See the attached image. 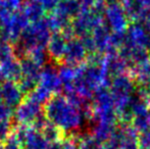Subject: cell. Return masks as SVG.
<instances>
[{
  "label": "cell",
  "instance_id": "cell-3",
  "mask_svg": "<svg viewBox=\"0 0 150 149\" xmlns=\"http://www.w3.org/2000/svg\"><path fill=\"white\" fill-rule=\"evenodd\" d=\"M103 18H104L103 16L96 13L93 10L80 12L76 18H73L71 23L76 37L83 38L91 35L93 31L103 23Z\"/></svg>",
  "mask_w": 150,
  "mask_h": 149
},
{
  "label": "cell",
  "instance_id": "cell-35",
  "mask_svg": "<svg viewBox=\"0 0 150 149\" xmlns=\"http://www.w3.org/2000/svg\"><path fill=\"white\" fill-rule=\"evenodd\" d=\"M0 149H4L3 148V143H2V142H0Z\"/></svg>",
  "mask_w": 150,
  "mask_h": 149
},
{
  "label": "cell",
  "instance_id": "cell-8",
  "mask_svg": "<svg viewBox=\"0 0 150 149\" xmlns=\"http://www.w3.org/2000/svg\"><path fill=\"white\" fill-rule=\"evenodd\" d=\"M102 66L110 80L117 76L126 74L127 68H129V64L119 53V51L104 54Z\"/></svg>",
  "mask_w": 150,
  "mask_h": 149
},
{
  "label": "cell",
  "instance_id": "cell-33",
  "mask_svg": "<svg viewBox=\"0 0 150 149\" xmlns=\"http://www.w3.org/2000/svg\"><path fill=\"white\" fill-rule=\"evenodd\" d=\"M102 149H120L117 144L115 141H112L111 139H109L108 141H106L105 143H103Z\"/></svg>",
  "mask_w": 150,
  "mask_h": 149
},
{
  "label": "cell",
  "instance_id": "cell-38",
  "mask_svg": "<svg viewBox=\"0 0 150 149\" xmlns=\"http://www.w3.org/2000/svg\"><path fill=\"white\" fill-rule=\"evenodd\" d=\"M149 101H150V94H149Z\"/></svg>",
  "mask_w": 150,
  "mask_h": 149
},
{
  "label": "cell",
  "instance_id": "cell-21",
  "mask_svg": "<svg viewBox=\"0 0 150 149\" xmlns=\"http://www.w3.org/2000/svg\"><path fill=\"white\" fill-rule=\"evenodd\" d=\"M43 134V136L45 137V139L48 141V143L51 142H55L58 140L62 139V132L60 131V129H58L55 125H53L52 123H49L47 125V127L41 132Z\"/></svg>",
  "mask_w": 150,
  "mask_h": 149
},
{
  "label": "cell",
  "instance_id": "cell-11",
  "mask_svg": "<svg viewBox=\"0 0 150 149\" xmlns=\"http://www.w3.org/2000/svg\"><path fill=\"white\" fill-rule=\"evenodd\" d=\"M67 40L61 34V32H53L51 35L46 50L48 55L54 61H60L62 60L63 54H64L65 48H67Z\"/></svg>",
  "mask_w": 150,
  "mask_h": 149
},
{
  "label": "cell",
  "instance_id": "cell-9",
  "mask_svg": "<svg viewBox=\"0 0 150 149\" xmlns=\"http://www.w3.org/2000/svg\"><path fill=\"white\" fill-rule=\"evenodd\" d=\"M0 86H1L2 102L16 109L25 99V95L21 91L18 82L3 81L0 83Z\"/></svg>",
  "mask_w": 150,
  "mask_h": 149
},
{
  "label": "cell",
  "instance_id": "cell-20",
  "mask_svg": "<svg viewBox=\"0 0 150 149\" xmlns=\"http://www.w3.org/2000/svg\"><path fill=\"white\" fill-rule=\"evenodd\" d=\"M28 97L32 98V99L35 100L36 102H38L39 104L44 106L48 102V100L52 97V94L50 93L48 90H46L45 88L42 87V86L38 85L37 88H36L31 94H29Z\"/></svg>",
  "mask_w": 150,
  "mask_h": 149
},
{
  "label": "cell",
  "instance_id": "cell-12",
  "mask_svg": "<svg viewBox=\"0 0 150 149\" xmlns=\"http://www.w3.org/2000/svg\"><path fill=\"white\" fill-rule=\"evenodd\" d=\"M0 74L3 81L18 82L22 78L21 62L18 57H12L0 64Z\"/></svg>",
  "mask_w": 150,
  "mask_h": 149
},
{
  "label": "cell",
  "instance_id": "cell-6",
  "mask_svg": "<svg viewBox=\"0 0 150 149\" xmlns=\"http://www.w3.org/2000/svg\"><path fill=\"white\" fill-rule=\"evenodd\" d=\"M110 139L115 141L120 149H139L140 147L139 133L133 126L127 124L117 128Z\"/></svg>",
  "mask_w": 150,
  "mask_h": 149
},
{
  "label": "cell",
  "instance_id": "cell-25",
  "mask_svg": "<svg viewBox=\"0 0 150 149\" xmlns=\"http://www.w3.org/2000/svg\"><path fill=\"white\" fill-rule=\"evenodd\" d=\"M12 121H0V142H4L13 131Z\"/></svg>",
  "mask_w": 150,
  "mask_h": 149
},
{
  "label": "cell",
  "instance_id": "cell-10",
  "mask_svg": "<svg viewBox=\"0 0 150 149\" xmlns=\"http://www.w3.org/2000/svg\"><path fill=\"white\" fill-rule=\"evenodd\" d=\"M111 33L112 32L110 31V29L103 23L92 32L91 36L94 41L96 53L104 55V54L112 52L110 47Z\"/></svg>",
  "mask_w": 150,
  "mask_h": 149
},
{
  "label": "cell",
  "instance_id": "cell-32",
  "mask_svg": "<svg viewBox=\"0 0 150 149\" xmlns=\"http://www.w3.org/2000/svg\"><path fill=\"white\" fill-rule=\"evenodd\" d=\"M141 23H143L144 25H146L148 28H150V6L147 7V9L145 10V13L143 16L142 20H140Z\"/></svg>",
  "mask_w": 150,
  "mask_h": 149
},
{
  "label": "cell",
  "instance_id": "cell-27",
  "mask_svg": "<svg viewBox=\"0 0 150 149\" xmlns=\"http://www.w3.org/2000/svg\"><path fill=\"white\" fill-rule=\"evenodd\" d=\"M50 123V121L48 119V117H46V114L44 113V110L42 113H40L39 115L37 117V119L34 121L33 125H32V127L35 128L37 131H40L42 132L44 129H45L46 127H47V125Z\"/></svg>",
  "mask_w": 150,
  "mask_h": 149
},
{
  "label": "cell",
  "instance_id": "cell-16",
  "mask_svg": "<svg viewBox=\"0 0 150 149\" xmlns=\"http://www.w3.org/2000/svg\"><path fill=\"white\" fill-rule=\"evenodd\" d=\"M76 73H77V68L60 64V66L58 68V76L62 83L63 93L74 90V81L76 78Z\"/></svg>",
  "mask_w": 150,
  "mask_h": 149
},
{
  "label": "cell",
  "instance_id": "cell-7",
  "mask_svg": "<svg viewBox=\"0 0 150 149\" xmlns=\"http://www.w3.org/2000/svg\"><path fill=\"white\" fill-rule=\"evenodd\" d=\"M39 85L48 90L52 95L59 94L62 91V83L58 76V68L54 64H47L43 66Z\"/></svg>",
  "mask_w": 150,
  "mask_h": 149
},
{
  "label": "cell",
  "instance_id": "cell-15",
  "mask_svg": "<svg viewBox=\"0 0 150 149\" xmlns=\"http://www.w3.org/2000/svg\"><path fill=\"white\" fill-rule=\"evenodd\" d=\"M48 141L43 134L30 126V129L24 141V147L27 149H47Z\"/></svg>",
  "mask_w": 150,
  "mask_h": 149
},
{
  "label": "cell",
  "instance_id": "cell-37",
  "mask_svg": "<svg viewBox=\"0 0 150 149\" xmlns=\"http://www.w3.org/2000/svg\"><path fill=\"white\" fill-rule=\"evenodd\" d=\"M106 1H107V0H106ZM109 1H124V0H109Z\"/></svg>",
  "mask_w": 150,
  "mask_h": 149
},
{
  "label": "cell",
  "instance_id": "cell-28",
  "mask_svg": "<svg viewBox=\"0 0 150 149\" xmlns=\"http://www.w3.org/2000/svg\"><path fill=\"white\" fill-rule=\"evenodd\" d=\"M14 109L5 104L4 102H0V121H11L13 117Z\"/></svg>",
  "mask_w": 150,
  "mask_h": 149
},
{
  "label": "cell",
  "instance_id": "cell-18",
  "mask_svg": "<svg viewBox=\"0 0 150 149\" xmlns=\"http://www.w3.org/2000/svg\"><path fill=\"white\" fill-rule=\"evenodd\" d=\"M54 10L69 18V20L76 18L80 13V7L77 0H60Z\"/></svg>",
  "mask_w": 150,
  "mask_h": 149
},
{
  "label": "cell",
  "instance_id": "cell-24",
  "mask_svg": "<svg viewBox=\"0 0 150 149\" xmlns=\"http://www.w3.org/2000/svg\"><path fill=\"white\" fill-rule=\"evenodd\" d=\"M12 57H16L13 45L8 42L0 41V64Z\"/></svg>",
  "mask_w": 150,
  "mask_h": 149
},
{
  "label": "cell",
  "instance_id": "cell-4",
  "mask_svg": "<svg viewBox=\"0 0 150 149\" xmlns=\"http://www.w3.org/2000/svg\"><path fill=\"white\" fill-rule=\"evenodd\" d=\"M44 106L27 96L23 102L14 109L13 117L16 125L32 126L37 117L43 112Z\"/></svg>",
  "mask_w": 150,
  "mask_h": 149
},
{
  "label": "cell",
  "instance_id": "cell-26",
  "mask_svg": "<svg viewBox=\"0 0 150 149\" xmlns=\"http://www.w3.org/2000/svg\"><path fill=\"white\" fill-rule=\"evenodd\" d=\"M3 143V148L4 149H23L24 146L21 143V141L16 137L13 133H11V135L7 138Z\"/></svg>",
  "mask_w": 150,
  "mask_h": 149
},
{
  "label": "cell",
  "instance_id": "cell-2",
  "mask_svg": "<svg viewBox=\"0 0 150 149\" xmlns=\"http://www.w3.org/2000/svg\"><path fill=\"white\" fill-rule=\"evenodd\" d=\"M128 16L119 1L107 2L104 11L105 25L113 33H125L128 26Z\"/></svg>",
  "mask_w": 150,
  "mask_h": 149
},
{
  "label": "cell",
  "instance_id": "cell-40",
  "mask_svg": "<svg viewBox=\"0 0 150 149\" xmlns=\"http://www.w3.org/2000/svg\"><path fill=\"white\" fill-rule=\"evenodd\" d=\"M0 1H1V0H0Z\"/></svg>",
  "mask_w": 150,
  "mask_h": 149
},
{
  "label": "cell",
  "instance_id": "cell-22",
  "mask_svg": "<svg viewBox=\"0 0 150 149\" xmlns=\"http://www.w3.org/2000/svg\"><path fill=\"white\" fill-rule=\"evenodd\" d=\"M28 56H30L34 61H36L38 64L44 66L45 64H48V52L46 50V48H42V47H36L33 50H31L29 52Z\"/></svg>",
  "mask_w": 150,
  "mask_h": 149
},
{
  "label": "cell",
  "instance_id": "cell-36",
  "mask_svg": "<svg viewBox=\"0 0 150 149\" xmlns=\"http://www.w3.org/2000/svg\"><path fill=\"white\" fill-rule=\"evenodd\" d=\"M2 101V98H1V86H0V102Z\"/></svg>",
  "mask_w": 150,
  "mask_h": 149
},
{
  "label": "cell",
  "instance_id": "cell-31",
  "mask_svg": "<svg viewBox=\"0 0 150 149\" xmlns=\"http://www.w3.org/2000/svg\"><path fill=\"white\" fill-rule=\"evenodd\" d=\"M39 1L45 10L53 11L57 6V4L60 2V0H39Z\"/></svg>",
  "mask_w": 150,
  "mask_h": 149
},
{
  "label": "cell",
  "instance_id": "cell-23",
  "mask_svg": "<svg viewBox=\"0 0 150 149\" xmlns=\"http://www.w3.org/2000/svg\"><path fill=\"white\" fill-rule=\"evenodd\" d=\"M18 85L20 87L21 91L23 92L25 96H28L29 94H31L34 90L37 88V86L39 85V83L33 81L31 79H28V78H24L22 77L20 79V81L18 82Z\"/></svg>",
  "mask_w": 150,
  "mask_h": 149
},
{
  "label": "cell",
  "instance_id": "cell-17",
  "mask_svg": "<svg viewBox=\"0 0 150 149\" xmlns=\"http://www.w3.org/2000/svg\"><path fill=\"white\" fill-rule=\"evenodd\" d=\"M22 10L25 12L29 22L32 23L37 22L44 18V12H45V9L39 0H30Z\"/></svg>",
  "mask_w": 150,
  "mask_h": 149
},
{
  "label": "cell",
  "instance_id": "cell-29",
  "mask_svg": "<svg viewBox=\"0 0 150 149\" xmlns=\"http://www.w3.org/2000/svg\"><path fill=\"white\" fill-rule=\"evenodd\" d=\"M0 2L12 12L21 10L24 4V0H1Z\"/></svg>",
  "mask_w": 150,
  "mask_h": 149
},
{
  "label": "cell",
  "instance_id": "cell-13",
  "mask_svg": "<svg viewBox=\"0 0 150 149\" xmlns=\"http://www.w3.org/2000/svg\"><path fill=\"white\" fill-rule=\"evenodd\" d=\"M133 76L141 89H150V58L132 66Z\"/></svg>",
  "mask_w": 150,
  "mask_h": 149
},
{
  "label": "cell",
  "instance_id": "cell-14",
  "mask_svg": "<svg viewBox=\"0 0 150 149\" xmlns=\"http://www.w3.org/2000/svg\"><path fill=\"white\" fill-rule=\"evenodd\" d=\"M20 62L21 68H22V77L28 78V79H31L33 81L39 83L43 66L38 64L36 61H34L28 55L21 58Z\"/></svg>",
  "mask_w": 150,
  "mask_h": 149
},
{
  "label": "cell",
  "instance_id": "cell-1",
  "mask_svg": "<svg viewBox=\"0 0 150 149\" xmlns=\"http://www.w3.org/2000/svg\"><path fill=\"white\" fill-rule=\"evenodd\" d=\"M44 113L50 123L55 125L63 134L75 136L84 125L87 117L83 109L69 103L64 94H55L44 105Z\"/></svg>",
  "mask_w": 150,
  "mask_h": 149
},
{
  "label": "cell",
  "instance_id": "cell-30",
  "mask_svg": "<svg viewBox=\"0 0 150 149\" xmlns=\"http://www.w3.org/2000/svg\"><path fill=\"white\" fill-rule=\"evenodd\" d=\"M80 7V12L91 11L94 6L95 0H77Z\"/></svg>",
  "mask_w": 150,
  "mask_h": 149
},
{
  "label": "cell",
  "instance_id": "cell-39",
  "mask_svg": "<svg viewBox=\"0 0 150 149\" xmlns=\"http://www.w3.org/2000/svg\"><path fill=\"white\" fill-rule=\"evenodd\" d=\"M23 149H27V148H25V147H24V148H23Z\"/></svg>",
  "mask_w": 150,
  "mask_h": 149
},
{
  "label": "cell",
  "instance_id": "cell-34",
  "mask_svg": "<svg viewBox=\"0 0 150 149\" xmlns=\"http://www.w3.org/2000/svg\"><path fill=\"white\" fill-rule=\"evenodd\" d=\"M62 139L58 140V141L55 142H51V143L48 144L47 149H63V145H62Z\"/></svg>",
  "mask_w": 150,
  "mask_h": 149
},
{
  "label": "cell",
  "instance_id": "cell-19",
  "mask_svg": "<svg viewBox=\"0 0 150 149\" xmlns=\"http://www.w3.org/2000/svg\"><path fill=\"white\" fill-rule=\"evenodd\" d=\"M78 149H102L103 143L93 135H83L78 137Z\"/></svg>",
  "mask_w": 150,
  "mask_h": 149
},
{
  "label": "cell",
  "instance_id": "cell-5",
  "mask_svg": "<svg viewBox=\"0 0 150 149\" xmlns=\"http://www.w3.org/2000/svg\"><path fill=\"white\" fill-rule=\"evenodd\" d=\"M88 52L85 49L80 38H73L67 43L64 54H63L61 64L78 68L85 64L88 57Z\"/></svg>",
  "mask_w": 150,
  "mask_h": 149
}]
</instances>
